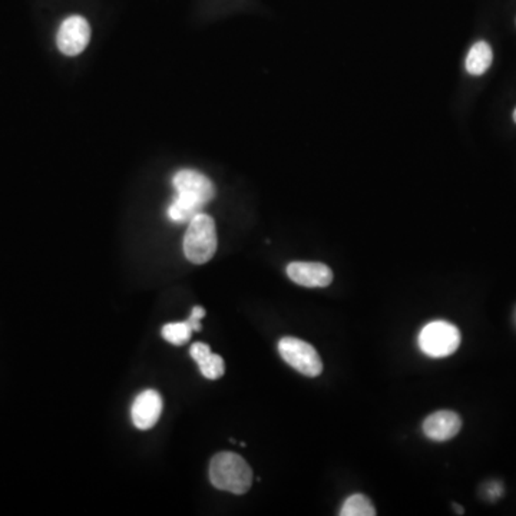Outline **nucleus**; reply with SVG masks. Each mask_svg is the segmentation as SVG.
Returning a JSON list of instances; mask_svg holds the SVG:
<instances>
[{"instance_id":"obj_14","label":"nucleus","mask_w":516,"mask_h":516,"mask_svg":"<svg viewBox=\"0 0 516 516\" xmlns=\"http://www.w3.org/2000/svg\"><path fill=\"white\" fill-rule=\"evenodd\" d=\"M204 317H206V308L201 307V306H195L191 310V315H190L187 320L190 325H191L192 332H200V330H201L200 320Z\"/></svg>"},{"instance_id":"obj_15","label":"nucleus","mask_w":516,"mask_h":516,"mask_svg":"<svg viewBox=\"0 0 516 516\" xmlns=\"http://www.w3.org/2000/svg\"><path fill=\"white\" fill-rule=\"evenodd\" d=\"M513 120H515V122H516V110L513 111Z\"/></svg>"},{"instance_id":"obj_5","label":"nucleus","mask_w":516,"mask_h":516,"mask_svg":"<svg viewBox=\"0 0 516 516\" xmlns=\"http://www.w3.org/2000/svg\"><path fill=\"white\" fill-rule=\"evenodd\" d=\"M173 184L175 188V195L194 202L201 209H204L216 195V188L211 180L199 171H178L173 175Z\"/></svg>"},{"instance_id":"obj_12","label":"nucleus","mask_w":516,"mask_h":516,"mask_svg":"<svg viewBox=\"0 0 516 516\" xmlns=\"http://www.w3.org/2000/svg\"><path fill=\"white\" fill-rule=\"evenodd\" d=\"M342 516H375L376 510L373 503H370V499L368 496L360 495V494H356V495H351V498L346 499V503H343V508H342Z\"/></svg>"},{"instance_id":"obj_9","label":"nucleus","mask_w":516,"mask_h":516,"mask_svg":"<svg viewBox=\"0 0 516 516\" xmlns=\"http://www.w3.org/2000/svg\"><path fill=\"white\" fill-rule=\"evenodd\" d=\"M462 429V419L452 411H439L423 422L424 435L436 442H446L455 438Z\"/></svg>"},{"instance_id":"obj_1","label":"nucleus","mask_w":516,"mask_h":516,"mask_svg":"<svg viewBox=\"0 0 516 516\" xmlns=\"http://www.w3.org/2000/svg\"><path fill=\"white\" fill-rule=\"evenodd\" d=\"M209 481L219 491L243 495L252 488L253 470L237 453L219 452L209 464Z\"/></svg>"},{"instance_id":"obj_10","label":"nucleus","mask_w":516,"mask_h":516,"mask_svg":"<svg viewBox=\"0 0 516 516\" xmlns=\"http://www.w3.org/2000/svg\"><path fill=\"white\" fill-rule=\"evenodd\" d=\"M191 358L199 364L201 375L209 380H217V378H223L226 366L224 360L218 354H214L209 349V344L199 343L192 344L191 351H190Z\"/></svg>"},{"instance_id":"obj_13","label":"nucleus","mask_w":516,"mask_h":516,"mask_svg":"<svg viewBox=\"0 0 516 516\" xmlns=\"http://www.w3.org/2000/svg\"><path fill=\"white\" fill-rule=\"evenodd\" d=\"M192 329L188 322L170 323L163 327V337L173 346H182L191 339Z\"/></svg>"},{"instance_id":"obj_6","label":"nucleus","mask_w":516,"mask_h":516,"mask_svg":"<svg viewBox=\"0 0 516 516\" xmlns=\"http://www.w3.org/2000/svg\"><path fill=\"white\" fill-rule=\"evenodd\" d=\"M91 40V26L82 16H69L58 31L57 43L60 52L76 57L84 52Z\"/></svg>"},{"instance_id":"obj_3","label":"nucleus","mask_w":516,"mask_h":516,"mask_svg":"<svg viewBox=\"0 0 516 516\" xmlns=\"http://www.w3.org/2000/svg\"><path fill=\"white\" fill-rule=\"evenodd\" d=\"M419 346L429 358H448L460 346V332L448 322H433L419 334Z\"/></svg>"},{"instance_id":"obj_7","label":"nucleus","mask_w":516,"mask_h":516,"mask_svg":"<svg viewBox=\"0 0 516 516\" xmlns=\"http://www.w3.org/2000/svg\"><path fill=\"white\" fill-rule=\"evenodd\" d=\"M163 414V397L156 390H146L135 397L132 404V423L139 431L154 428Z\"/></svg>"},{"instance_id":"obj_11","label":"nucleus","mask_w":516,"mask_h":516,"mask_svg":"<svg viewBox=\"0 0 516 516\" xmlns=\"http://www.w3.org/2000/svg\"><path fill=\"white\" fill-rule=\"evenodd\" d=\"M492 60H494L492 48L489 47V43L481 40V42H476L474 47L470 48L467 60H465V67H467V71L470 75L479 76V75H484L485 72L488 71L489 67L492 65Z\"/></svg>"},{"instance_id":"obj_8","label":"nucleus","mask_w":516,"mask_h":516,"mask_svg":"<svg viewBox=\"0 0 516 516\" xmlns=\"http://www.w3.org/2000/svg\"><path fill=\"white\" fill-rule=\"evenodd\" d=\"M287 276L303 287H327L333 281L332 270L323 262H291L287 265Z\"/></svg>"},{"instance_id":"obj_4","label":"nucleus","mask_w":516,"mask_h":516,"mask_svg":"<svg viewBox=\"0 0 516 516\" xmlns=\"http://www.w3.org/2000/svg\"><path fill=\"white\" fill-rule=\"evenodd\" d=\"M280 356L301 375L316 378L323 371V361L315 347L296 337H283L279 343Z\"/></svg>"},{"instance_id":"obj_2","label":"nucleus","mask_w":516,"mask_h":516,"mask_svg":"<svg viewBox=\"0 0 516 516\" xmlns=\"http://www.w3.org/2000/svg\"><path fill=\"white\" fill-rule=\"evenodd\" d=\"M217 230L214 219L200 212L188 223L184 237V254L188 262L206 264L217 252Z\"/></svg>"}]
</instances>
